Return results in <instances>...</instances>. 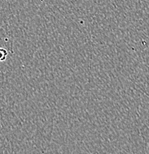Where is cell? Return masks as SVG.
Wrapping results in <instances>:
<instances>
[{"label":"cell","mask_w":149,"mask_h":154,"mask_svg":"<svg viewBox=\"0 0 149 154\" xmlns=\"http://www.w3.org/2000/svg\"><path fill=\"white\" fill-rule=\"evenodd\" d=\"M8 55V52L7 50L3 48H0V62L5 61Z\"/></svg>","instance_id":"obj_1"}]
</instances>
